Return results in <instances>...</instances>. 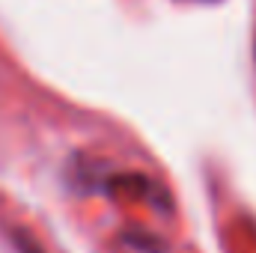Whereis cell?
Listing matches in <instances>:
<instances>
[{"mask_svg":"<svg viewBox=\"0 0 256 253\" xmlns=\"http://www.w3.org/2000/svg\"><path fill=\"white\" fill-rule=\"evenodd\" d=\"M126 244L128 248H134V250H140V253H164L161 238H155L152 232H140V230L126 232Z\"/></svg>","mask_w":256,"mask_h":253,"instance_id":"cell-1","label":"cell"},{"mask_svg":"<svg viewBox=\"0 0 256 253\" xmlns=\"http://www.w3.org/2000/svg\"><path fill=\"white\" fill-rule=\"evenodd\" d=\"M12 238H15V250H18V253H45L33 236H27V232H21V230H15V232H12Z\"/></svg>","mask_w":256,"mask_h":253,"instance_id":"cell-2","label":"cell"}]
</instances>
